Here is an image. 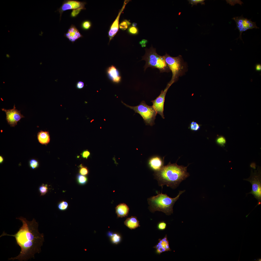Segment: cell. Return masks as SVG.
I'll list each match as a JSON object with an SVG mask.
<instances>
[{
	"label": "cell",
	"mask_w": 261,
	"mask_h": 261,
	"mask_svg": "<svg viewBox=\"0 0 261 261\" xmlns=\"http://www.w3.org/2000/svg\"><path fill=\"white\" fill-rule=\"evenodd\" d=\"M22 223V226L14 234H9L3 232L0 237L8 236L14 237L17 244L21 248L19 254L14 257L8 258V260H18L26 261L35 258V254L41 251V247L44 241V235L39 232L38 224L35 218L30 221L22 217L16 218Z\"/></svg>",
	"instance_id": "obj_1"
},
{
	"label": "cell",
	"mask_w": 261,
	"mask_h": 261,
	"mask_svg": "<svg viewBox=\"0 0 261 261\" xmlns=\"http://www.w3.org/2000/svg\"><path fill=\"white\" fill-rule=\"evenodd\" d=\"M188 166L178 165L170 162L159 171L154 172L155 178L162 187L164 185L173 188H176L180 183L189 175L187 171Z\"/></svg>",
	"instance_id": "obj_2"
},
{
	"label": "cell",
	"mask_w": 261,
	"mask_h": 261,
	"mask_svg": "<svg viewBox=\"0 0 261 261\" xmlns=\"http://www.w3.org/2000/svg\"><path fill=\"white\" fill-rule=\"evenodd\" d=\"M185 191H180L178 195L174 198L170 197L166 194L162 193L148 198L147 201L149 205V210L152 212L160 211L167 215H170L173 212V207L175 203Z\"/></svg>",
	"instance_id": "obj_3"
},
{
	"label": "cell",
	"mask_w": 261,
	"mask_h": 261,
	"mask_svg": "<svg viewBox=\"0 0 261 261\" xmlns=\"http://www.w3.org/2000/svg\"><path fill=\"white\" fill-rule=\"evenodd\" d=\"M145 53L142 60L145 61L144 66L145 71L148 67L158 69L161 73L170 71L166 63L164 56H161L156 52V49L152 46L149 49H145Z\"/></svg>",
	"instance_id": "obj_4"
},
{
	"label": "cell",
	"mask_w": 261,
	"mask_h": 261,
	"mask_svg": "<svg viewBox=\"0 0 261 261\" xmlns=\"http://www.w3.org/2000/svg\"><path fill=\"white\" fill-rule=\"evenodd\" d=\"M164 56L172 73L170 81L174 83L178 80L180 77L184 75L187 71V65L181 55L173 57L166 53Z\"/></svg>",
	"instance_id": "obj_5"
},
{
	"label": "cell",
	"mask_w": 261,
	"mask_h": 261,
	"mask_svg": "<svg viewBox=\"0 0 261 261\" xmlns=\"http://www.w3.org/2000/svg\"><path fill=\"white\" fill-rule=\"evenodd\" d=\"M122 103L126 107L134 111L135 113L139 114L143 118L146 125L152 126L155 124L154 121L157 113L152 106L147 105L145 102L142 101L138 105L132 106Z\"/></svg>",
	"instance_id": "obj_6"
},
{
	"label": "cell",
	"mask_w": 261,
	"mask_h": 261,
	"mask_svg": "<svg viewBox=\"0 0 261 261\" xmlns=\"http://www.w3.org/2000/svg\"><path fill=\"white\" fill-rule=\"evenodd\" d=\"M244 180L249 182L252 185L251 191L246 194V195L248 194H251L258 200L257 204L254 208V209L257 206L261 205V167L258 166L257 170L254 171L253 170H251L250 177L247 179H244Z\"/></svg>",
	"instance_id": "obj_7"
},
{
	"label": "cell",
	"mask_w": 261,
	"mask_h": 261,
	"mask_svg": "<svg viewBox=\"0 0 261 261\" xmlns=\"http://www.w3.org/2000/svg\"><path fill=\"white\" fill-rule=\"evenodd\" d=\"M232 19L235 22L236 24V29L239 31L240 34L238 38L242 40V33L249 29H259L257 26L256 22H252L251 19H249L244 17L243 15L235 17Z\"/></svg>",
	"instance_id": "obj_8"
},
{
	"label": "cell",
	"mask_w": 261,
	"mask_h": 261,
	"mask_svg": "<svg viewBox=\"0 0 261 261\" xmlns=\"http://www.w3.org/2000/svg\"><path fill=\"white\" fill-rule=\"evenodd\" d=\"M173 84L170 81L168 83L164 90H162L160 95L155 99L151 101L152 106L157 114H159L162 118L164 119L163 113L164 103L165 97L167 91L171 86Z\"/></svg>",
	"instance_id": "obj_9"
},
{
	"label": "cell",
	"mask_w": 261,
	"mask_h": 261,
	"mask_svg": "<svg viewBox=\"0 0 261 261\" xmlns=\"http://www.w3.org/2000/svg\"><path fill=\"white\" fill-rule=\"evenodd\" d=\"M1 110L4 111L6 114V119L8 123L11 127H14L20 121L21 119L24 117L20 113V111L16 109L15 104L13 108L11 109H7L4 108Z\"/></svg>",
	"instance_id": "obj_10"
},
{
	"label": "cell",
	"mask_w": 261,
	"mask_h": 261,
	"mask_svg": "<svg viewBox=\"0 0 261 261\" xmlns=\"http://www.w3.org/2000/svg\"><path fill=\"white\" fill-rule=\"evenodd\" d=\"M86 2L75 0H67L64 1L61 7L58 9L60 14V20L62 14L65 11L68 10L76 9L80 8H85Z\"/></svg>",
	"instance_id": "obj_11"
},
{
	"label": "cell",
	"mask_w": 261,
	"mask_h": 261,
	"mask_svg": "<svg viewBox=\"0 0 261 261\" xmlns=\"http://www.w3.org/2000/svg\"><path fill=\"white\" fill-rule=\"evenodd\" d=\"M126 2L125 1L121 9L120 10L117 16L111 25L108 33L109 38V42L112 40L118 32L119 27V20L120 16L124 9Z\"/></svg>",
	"instance_id": "obj_12"
},
{
	"label": "cell",
	"mask_w": 261,
	"mask_h": 261,
	"mask_svg": "<svg viewBox=\"0 0 261 261\" xmlns=\"http://www.w3.org/2000/svg\"><path fill=\"white\" fill-rule=\"evenodd\" d=\"M164 159L157 156L151 157L148 161L149 167L154 172L159 171L164 166Z\"/></svg>",
	"instance_id": "obj_13"
},
{
	"label": "cell",
	"mask_w": 261,
	"mask_h": 261,
	"mask_svg": "<svg viewBox=\"0 0 261 261\" xmlns=\"http://www.w3.org/2000/svg\"><path fill=\"white\" fill-rule=\"evenodd\" d=\"M153 248L156 249L157 253L159 254L165 252L171 251L167 235L163 239H159L158 242Z\"/></svg>",
	"instance_id": "obj_14"
},
{
	"label": "cell",
	"mask_w": 261,
	"mask_h": 261,
	"mask_svg": "<svg viewBox=\"0 0 261 261\" xmlns=\"http://www.w3.org/2000/svg\"><path fill=\"white\" fill-rule=\"evenodd\" d=\"M107 73L108 78L113 82L118 83L121 80V77L118 70L116 67L111 65L107 69Z\"/></svg>",
	"instance_id": "obj_15"
},
{
	"label": "cell",
	"mask_w": 261,
	"mask_h": 261,
	"mask_svg": "<svg viewBox=\"0 0 261 261\" xmlns=\"http://www.w3.org/2000/svg\"><path fill=\"white\" fill-rule=\"evenodd\" d=\"M65 36L70 41L74 42L83 36L78 30L72 24L67 31L65 35Z\"/></svg>",
	"instance_id": "obj_16"
},
{
	"label": "cell",
	"mask_w": 261,
	"mask_h": 261,
	"mask_svg": "<svg viewBox=\"0 0 261 261\" xmlns=\"http://www.w3.org/2000/svg\"><path fill=\"white\" fill-rule=\"evenodd\" d=\"M116 212L117 216L122 218L127 216L129 210L128 206L125 204H120L116 208Z\"/></svg>",
	"instance_id": "obj_17"
},
{
	"label": "cell",
	"mask_w": 261,
	"mask_h": 261,
	"mask_svg": "<svg viewBox=\"0 0 261 261\" xmlns=\"http://www.w3.org/2000/svg\"><path fill=\"white\" fill-rule=\"evenodd\" d=\"M124 224L131 229H135L140 226L139 221L135 216H132L127 218Z\"/></svg>",
	"instance_id": "obj_18"
},
{
	"label": "cell",
	"mask_w": 261,
	"mask_h": 261,
	"mask_svg": "<svg viewBox=\"0 0 261 261\" xmlns=\"http://www.w3.org/2000/svg\"><path fill=\"white\" fill-rule=\"evenodd\" d=\"M37 138L39 142L42 144L46 145L50 141V136L48 132L42 130L38 132Z\"/></svg>",
	"instance_id": "obj_19"
},
{
	"label": "cell",
	"mask_w": 261,
	"mask_h": 261,
	"mask_svg": "<svg viewBox=\"0 0 261 261\" xmlns=\"http://www.w3.org/2000/svg\"><path fill=\"white\" fill-rule=\"evenodd\" d=\"M77 180L79 184L83 185L86 184L87 182L88 179L85 175L79 174L77 176Z\"/></svg>",
	"instance_id": "obj_20"
},
{
	"label": "cell",
	"mask_w": 261,
	"mask_h": 261,
	"mask_svg": "<svg viewBox=\"0 0 261 261\" xmlns=\"http://www.w3.org/2000/svg\"><path fill=\"white\" fill-rule=\"evenodd\" d=\"M201 125L196 122L192 121L190 124L189 128L191 130L196 131L200 129Z\"/></svg>",
	"instance_id": "obj_21"
},
{
	"label": "cell",
	"mask_w": 261,
	"mask_h": 261,
	"mask_svg": "<svg viewBox=\"0 0 261 261\" xmlns=\"http://www.w3.org/2000/svg\"><path fill=\"white\" fill-rule=\"evenodd\" d=\"M68 207V203L64 201L60 202L58 206V209L61 211H64L67 210Z\"/></svg>",
	"instance_id": "obj_22"
},
{
	"label": "cell",
	"mask_w": 261,
	"mask_h": 261,
	"mask_svg": "<svg viewBox=\"0 0 261 261\" xmlns=\"http://www.w3.org/2000/svg\"><path fill=\"white\" fill-rule=\"evenodd\" d=\"M39 190L41 193V196L45 195L48 191L47 185L42 184L39 187Z\"/></svg>",
	"instance_id": "obj_23"
},
{
	"label": "cell",
	"mask_w": 261,
	"mask_h": 261,
	"mask_svg": "<svg viewBox=\"0 0 261 261\" xmlns=\"http://www.w3.org/2000/svg\"><path fill=\"white\" fill-rule=\"evenodd\" d=\"M92 24L91 22L88 20H86L84 21L82 23L81 27L84 30H88L91 27Z\"/></svg>",
	"instance_id": "obj_24"
},
{
	"label": "cell",
	"mask_w": 261,
	"mask_h": 261,
	"mask_svg": "<svg viewBox=\"0 0 261 261\" xmlns=\"http://www.w3.org/2000/svg\"><path fill=\"white\" fill-rule=\"evenodd\" d=\"M29 164L30 167L33 169L37 168L39 165L38 161L34 159L31 160L29 161Z\"/></svg>",
	"instance_id": "obj_25"
},
{
	"label": "cell",
	"mask_w": 261,
	"mask_h": 261,
	"mask_svg": "<svg viewBox=\"0 0 261 261\" xmlns=\"http://www.w3.org/2000/svg\"><path fill=\"white\" fill-rule=\"evenodd\" d=\"M120 236L117 234H114L112 235L111 240L113 243L117 244L119 243L121 240Z\"/></svg>",
	"instance_id": "obj_26"
},
{
	"label": "cell",
	"mask_w": 261,
	"mask_h": 261,
	"mask_svg": "<svg viewBox=\"0 0 261 261\" xmlns=\"http://www.w3.org/2000/svg\"><path fill=\"white\" fill-rule=\"evenodd\" d=\"M79 172L80 174L83 175H86L88 173V170L87 167L80 165Z\"/></svg>",
	"instance_id": "obj_27"
},
{
	"label": "cell",
	"mask_w": 261,
	"mask_h": 261,
	"mask_svg": "<svg viewBox=\"0 0 261 261\" xmlns=\"http://www.w3.org/2000/svg\"><path fill=\"white\" fill-rule=\"evenodd\" d=\"M85 9H86L85 8H80L73 9L71 12V16L72 17H75L79 14L81 10Z\"/></svg>",
	"instance_id": "obj_28"
},
{
	"label": "cell",
	"mask_w": 261,
	"mask_h": 261,
	"mask_svg": "<svg viewBox=\"0 0 261 261\" xmlns=\"http://www.w3.org/2000/svg\"><path fill=\"white\" fill-rule=\"evenodd\" d=\"M226 142L225 138L222 136L219 137L216 140L217 143L219 145H223L226 143Z\"/></svg>",
	"instance_id": "obj_29"
},
{
	"label": "cell",
	"mask_w": 261,
	"mask_h": 261,
	"mask_svg": "<svg viewBox=\"0 0 261 261\" xmlns=\"http://www.w3.org/2000/svg\"><path fill=\"white\" fill-rule=\"evenodd\" d=\"M128 26L125 20L122 21L119 24V27L121 29L123 30H124L128 28Z\"/></svg>",
	"instance_id": "obj_30"
},
{
	"label": "cell",
	"mask_w": 261,
	"mask_h": 261,
	"mask_svg": "<svg viewBox=\"0 0 261 261\" xmlns=\"http://www.w3.org/2000/svg\"><path fill=\"white\" fill-rule=\"evenodd\" d=\"M128 31L129 33L133 35L137 34L138 32V29L136 27L133 26H131L129 27Z\"/></svg>",
	"instance_id": "obj_31"
},
{
	"label": "cell",
	"mask_w": 261,
	"mask_h": 261,
	"mask_svg": "<svg viewBox=\"0 0 261 261\" xmlns=\"http://www.w3.org/2000/svg\"><path fill=\"white\" fill-rule=\"evenodd\" d=\"M167 227V224L164 221H162L159 223L158 224L157 227L158 229L163 230H165Z\"/></svg>",
	"instance_id": "obj_32"
},
{
	"label": "cell",
	"mask_w": 261,
	"mask_h": 261,
	"mask_svg": "<svg viewBox=\"0 0 261 261\" xmlns=\"http://www.w3.org/2000/svg\"><path fill=\"white\" fill-rule=\"evenodd\" d=\"M189 3L193 6L197 5L198 3H201V4H204V0H188Z\"/></svg>",
	"instance_id": "obj_33"
},
{
	"label": "cell",
	"mask_w": 261,
	"mask_h": 261,
	"mask_svg": "<svg viewBox=\"0 0 261 261\" xmlns=\"http://www.w3.org/2000/svg\"><path fill=\"white\" fill-rule=\"evenodd\" d=\"M81 155L83 158L87 159L90 156V153L87 150H85L82 152L81 154Z\"/></svg>",
	"instance_id": "obj_34"
},
{
	"label": "cell",
	"mask_w": 261,
	"mask_h": 261,
	"mask_svg": "<svg viewBox=\"0 0 261 261\" xmlns=\"http://www.w3.org/2000/svg\"><path fill=\"white\" fill-rule=\"evenodd\" d=\"M84 86V84L83 82L78 81L76 83V87L77 88L79 89H82Z\"/></svg>",
	"instance_id": "obj_35"
},
{
	"label": "cell",
	"mask_w": 261,
	"mask_h": 261,
	"mask_svg": "<svg viewBox=\"0 0 261 261\" xmlns=\"http://www.w3.org/2000/svg\"><path fill=\"white\" fill-rule=\"evenodd\" d=\"M255 69L256 71L261 72V65L259 63L256 64L255 66Z\"/></svg>",
	"instance_id": "obj_36"
},
{
	"label": "cell",
	"mask_w": 261,
	"mask_h": 261,
	"mask_svg": "<svg viewBox=\"0 0 261 261\" xmlns=\"http://www.w3.org/2000/svg\"><path fill=\"white\" fill-rule=\"evenodd\" d=\"M147 42V40H146L143 39L140 42V43L141 44H143V43H145L146 42Z\"/></svg>",
	"instance_id": "obj_37"
},
{
	"label": "cell",
	"mask_w": 261,
	"mask_h": 261,
	"mask_svg": "<svg viewBox=\"0 0 261 261\" xmlns=\"http://www.w3.org/2000/svg\"><path fill=\"white\" fill-rule=\"evenodd\" d=\"M3 160V159L2 157L1 156H0V163H1L2 162Z\"/></svg>",
	"instance_id": "obj_38"
},
{
	"label": "cell",
	"mask_w": 261,
	"mask_h": 261,
	"mask_svg": "<svg viewBox=\"0 0 261 261\" xmlns=\"http://www.w3.org/2000/svg\"><path fill=\"white\" fill-rule=\"evenodd\" d=\"M132 25L133 26L135 27L137 25V24L136 23L133 22Z\"/></svg>",
	"instance_id": "obj_39"
},
{
	"label": "cell",
	"mask_w": 261,
	"mask_h": 261,
	"mask_svg": "<svg viewBox=\"0 0 261 261\" xmlns=\"http://www.w3.org/2000/svg\"><path fill=\"white\" fill-rule=\"evenodd\" d=\"M6 57L7 58H9L10 57V56L9 54H6Z\"/></svg>",
	"instance_id": "obj_40"
},
{
	"label": "cell",
	"mask_w": 261,
	"mask_h": 261,
	"mask_svg": "<svg viewBox=\"0 0 261 261\" xmlns=\"http://www.w3.org/2000/svg\"><path fill=\"white\" fill-rule=\"evenodd\" d=\"M257 260H257V261H261V258H259V259H257Z\"/></svg>",
	"instance_id": "obj_41"
}]
</instances>
